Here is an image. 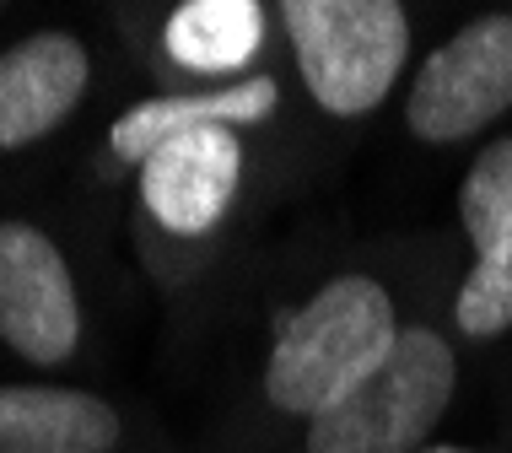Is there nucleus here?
<instances>
[{
  "mask_svg": "<svg viewBox=\"0 0 512 453\" xmlns=\"http://www.w3.org/2000/svg\"><path fill=\"white\" fill-rule=\"evenodd\" d=\"M399 340L394 302L372 276H340L275 324L265 394L286 416H318L362 383Z\"/></svg>",
  "mask_w": 512,
  "mask_h": 453,
  "instance_id": "1",
  "label": "nucleus"
},
{
  "mask_svg": "<svg viewBox=\"0 0 512 453\" xmlns=\"http://www.w3.org/2000/svg\"><path fill=\"white\" fill-rule=\"evenodd\" d=\"M453 378L459 362L437 329H399L394 351L308 421V453H421L453 400Z\"/></svg>",
  "mask_w": 512,
  "mask_h": 453,
  "instance_id": "2",
  "label": "nucleus"
},
{
  "mask_svg": "<svg viewBox=\"0 0 512 453\" xmlns=\"http://www.w3.org/2000/svg\"><path fill=\"white\" fill-rule=\"evenodd\" d=\"M281 17L324 114H367L405 71L410 17L399 0H286Z\"/></svg>",
  "mask_w": 512,
  "mask_h": 453,
  "instance_id": "3",
  "label": "nucleus"
},
{
  "mask_svg": "<svg viewBox=\"0 0 512 453\" xmlns=\"http://www.w3.org/2000/svg\"><path fill=\"white\" fill-rule=\"evenodd\" d=\"M512 108V17H475L426 54L421 76L410 87L405 119L421 141L453 146L486 130Z\"/></svg>",
  "mask_w": 512,
  "mask_h": 453,
  "instance_id": "4",
  "label": "nucleus"
},
{
  "mask_svg": "<svg viewBox=\"0 0 512 453\" xmlns=\"http://www.w3.org/2000/svg\"><path fill=\"white\" fill-rule=\"evenodd\" d=\"M0 340L38 367L71 362L81 346V302L49 232L0 222Z\"/></svg>",
  "mask_w": 512,
  "mask_h": 453,
  "instance_id": "5",
  "label": "nucleus"
},
{
  "mask_svg": "<svg viewBox=\"0 0 512 453\" xmlns=\"http://www.w3.org/2000/svg\"><path fill=\"white\" fill-rule=\"evenodd\" d=\"M243 178V146L232 130H189L173 135L141 162V200L178 238H200L227 216Z\"/></svg>",
  "mask_w": 512,
  "mask_h": 453,
  "instance_id": "6",
  "label": "nucleus"
},
{
  "mask_svg": "<svg viewBox=\"0 0 512 453\" xmlns=\"http://www.w3.org/2000/svg\"><path fill=\"white\" fill-rule=\"evenodd\" d=\"M87 49L71 33H33L0 54V151L33 146L87 92Z\"/></svg>",
  "mask_w": 512,
  "mask_h": 453,
  "instance_id": "7",
  "label": "nucleus"
},
{
  "mask_svg": "<svg viewBox=\"0 0 512 453\" xmlns=\"http://www.w3.org/2000/svg\"><path fill=\"white\" fill-rule=\"evenodd\" d=\"M114 443L119 416L98 394L0 383V453H108Z\"/></svg>",
  "mask_w": 512,
  "mask_h": 453,
  "instance_id": "8",
  "label": "nucleus"
},
{
  "mask_svg": "<svg viewBox=\"0 0 512 453\" xmlns=\"http://www.w3.org/2000/svg\"><path fill=\"white\" fill-rule=\"evenodd\" d=\"M275 103H281V87L270 76H254V81H238L227 92H200V98H151L141 108L114 125V151L124 162H146L157 146H168L173 135H189V130H232V125H254V119H270Z\"/></svg>",
  "mask_w": 512,
  "mask_h": 453,
  "instance_id": "9",
  "label": "nucleus"
},
{
  "mask_svg": "<svg viewBox=\"0 0 512 453\" xmlns=\"http://www.w3.org/2000/svg\"><path fill=\"white\" fill-rule=\"evenodd\" d=\"M265 38V6L259 0H184L168 17L162 44L184 71L221 76L254 60Z\"/></svg>",
  "mask_w": 512,
  "mask_h": 453,
  "instance_id": "10",
  "label": "nucleus"
},
{
  "mask_svg": "<svg viewBox=\"0 0 512 453\" xmlns=\"http://www.w3.org/2000/svg\"><path fill=\"white\" fill-rule=\"evenodd\" d=\"M459 216L475 259L512 254V141L486 146L459 184Z\"/></svg>",
  "mask_w": 512,
  "mask_h": 453,
  "instance_id": "11",
  "label": "nucleus"
},
{
  "mask_svg": "<svg viewBox=\"0 0 512 453\" xmlns=\"http://www.w3.org/2000/svg\"><path fill=\"white\" fill-rule=\"evenodd\" d=\"M453 319L475 340L507 335L512 329V254L475 259V270L459 286V302H453Z\"/></svg>",
  "mask_w": 512,
  "mask_h": 453,
  "instance_id": "12",
  "label": "nucleus"
},
{
  "mask_svg": "<svg viewBox=\"0 0 512 453\" xmlns=\"http://www.w3.org/2000/svg\"><path fill=\"white\" fill-rule=\"evenodd\" d=\"M421 453H469V448H448V443H437V448H421Z\"/></svg>",
  "mask_w": 512,
  "mask_h": 453,
  "instance_id": "13",
  "label": "nucleus"
}]
</instances>
